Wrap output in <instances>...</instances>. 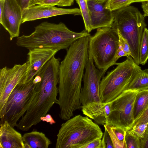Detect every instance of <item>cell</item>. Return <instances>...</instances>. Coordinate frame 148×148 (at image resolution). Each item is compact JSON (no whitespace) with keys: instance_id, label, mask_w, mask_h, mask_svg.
I'll return each instance as SVG.
<instances>
[{"instance_id":"obj_1","label":"cell","mask_w":148,"mask_h":148,"mask_svg":"<svg viewBox=\"0 0 148 148\" xmlns=\"http://www.w3.org/2000/svg\"><path fill=\"white\" fill-rule=\"evenodd\" d=\"M90 35L82 37L67 49L60 64L58 83L59 116L66 121L73 116L76 110L81 108L80 101L82 82L88 57Z\"/></svg>"},{"instance_id":"obj_2","label":"cell","mask_w":148,"mask_h":148,"mask_svg":"<svg viewBox=\"0 0 148 148\" xmlns=\"http://www.w3.org/2000/svg\"><path fill=\"white\" fill-rule=\"evenodd\" d=\"M60 59L54 56L35 76L33 94L28 109L16 127L27 131L41 121L54 104H58Z\"/></svg>"},{"instance_id":"obj_3","label":"cell","mask_w":148,"mask_h":148,"mask_svg":"<svg viewBox=\"0 0 148 148\" xmlns=\"http://www.w3.org/2000/svg\"><path fill=\"white\" fill-rule=\"evenodd\" d=\"M89 35L90 34L86 29L79 32L72 31L62 22L55 24L44 22L36 26L30 34L17 37L16 44L28 50L42 47L59 51L67 49L76 40Z\"/></svg>"},{"instance_id":"obj_4","label":"cell","mask_w":148,"mask_h":148,"mask_svg":"<svg viewBox=\"0 0 148 148\" xmlns=\"http://www.w3.org/2000/svg\"><path fill=\"white\" fill-rule=\"evenodd\" d=\"M99 126L87 116L79 114L62 124L57 134L56 148H83L90 142L101 138Z\"/></svg>"},{"instance_id":"obj_5","label":"cell","mask_w":148,"mask_h":148,"mask_svg":"<svg viewBox=\"0 0 148 148\" xmlns=\"http://www.w3.org/2000/svg\"><path fill=\"white\" fill-rule=\"evenodd\" d=\"M114 21L112 27L118 31L130 47L131 56L140 64V50L143 34L146 27L145 16L138 8L127 6L112 11Z\"/></svg>"},{"instance_id":"obj_6","label":"cell","mask_w":148,"mask_h":148,"mask_svg":"<svg viewBox=\"0 0 148 148\" xmlns=\"http://www.w3.org/2000/svg\"><path fill=\"white\" fill-rule=\"evenodd\" d=\"M119 43L118 34L112 27L98 28L93 36H90L88 54L97 68L106 73L110 67L117 64L115 59Z\"/></svg>"},{"instance_id":"obj_7","label":"cell","mask_w":148,"mask_h":148,"mask_svg":"<svg viewBox=\"0 0 148 148\" xmlns=\"http://www.w3.org/2000/svg\"><path fill=\"white\" fill-rule=\"evenodd\" d=\"M116 65L114 69L107 73L101 80L99 94L102 102H111L127 90L135 75L141 69L130 56Z\"/></svg>"},{"instance_id":"obj_8","label":"cell","mask_w":148,"mask_h":148,"mask_svg":"<svg viewBox=\"0 0 148 148\" xmlns=\"http://www.w3.org/2000/svg\"><path fill=\"white\" fill-rule=\"evenodd\" d=\"M33 79L26 83H20L13 89L8 98L4 109L0 114V124L7 121L12 126L27 110L33 94Z\"/></svg>"},{"instance_id":"obj_9","label":"cell","mask_w":148,"mask_h":148,"mask_svg":"<svg viewBox=\"0 0 148 148\" xmlns=\"http://www.w3.org/2000/svg\"><path fill=\"white\" fill-rule=\"evenodd\" d=\"M139 91L126 90L111 101V110L106 124L130 130L134 122V108Z\"/></svg>"},{"instance_id":"obj_10","label":"cell","mask_w":148,"mask_h":148,"mask_svg":"<svg viewBox=\"0 0 148 148\" xmlns=\"http://www.w3.org/2000/svg\"><path fill=\"white\" fill-rule=\"evenodd\" d=\"M94 60L88 54V57L83 77V86L80 95L82 106L93 102H101L99 94L101 80L105 73L96 68Z\"/></svg>"},{"instance_id":"obj_11","label":"cell","mask_w":148,"mask_h":148,"mask_svg":"<svg viewBox=\"0 0 148 148\" xmlns=\"http://www.w3.org/2000/svg\"><path fill=\"white\" fill-rule=\"evenodd\" d=\"M26 62L15 64L11 68L6 66L0 70V114L2 112L8 98L13 89L22 83L28 71Z\"/></svg>"},{"instance_id":"obj_12","label":"cell","mask_w":148,"mask_h":148,"mask_svg":"<svg viewBox=\"0 0 148 148\" xmlns=\"http://www.w3.org/2000/svg\"><path fill=\"white\" fill-rule=\"evenodd\" d=\"M22 13L16 0H5L0 23L9 33L10 40L19 36Z\"/></svg>"},{"instance_id":"obj_13","label":"cell","mask_w":148,"mask_h":148,"mask_svg":"<svg viewBox=\"0 0 148 148\" xmlns=\"http://www.w3.org/2000/svg\"><path fill=\"white\" fill-rule=\"evenodd\" d=\"M58 51V49L49 48L36 47L29 49L26 62L28 65V71L22 83H26L32 80Z\"/></svg>"},{"instance_id":"obj_14","label":"cell","mask_w":148,"mask_h":148,"mask_svg":"<svg viewBox=\"0 0 148 148\" xmlns=\"http://www.w3.org/2000/svg\"><path fill=\"white\" fill-rule=\"evenodd\" d=\"M72 14L81 15L80 9H66L54 6L35 5L23 11L22 23L39 19L47 18L59 15Z\"/></svg>"},{"instance_id":"obj_15","label":"cell","mask_w":148,"mask_h":148,"mask_svg":"<svg viewBox=\"0 0 148 148\" xmlns=\"http://www.w3.org/2000/svg\"><path fill=\"white\" fill-rule=\"evenodd\" d=\"M107 1L87 0L91 30L112 27L114 21L112 11L106 8Z\"/></svg>"},{"instance_id":"obj_16","label":"cell","mask_w":148,"mask_h":148,"mask_svg":"<svg viewBox=\"0 0 148 148\" xmlns=\"http://www.w3.org/2000/svg\"><path fill=\"white\" fill-rule=\"evenodd\" d=\"M83 114L93 120L97 123L104 125L111 110V103L93 102L82 106Z\"/></svg>"},{"instance_id":"obj_17","label":"cell","mask_w":148,"mask_h":148,"mask_svg":"<svg viewBox=\"0 0 148 148\" xmlns=\"http://www.w3.org/2000/svg\"><path fill=\"white\" fill-rule=\"evenodd\" d=\"M0 148H25L23 136L6 121L0 124Z\"/></svg>"},{"instance_id":"obj_18","label":"cell","mask_w":148,"mask_h":148,"mask_svg":"<svg viewBox=\"0 0 148 148\" xmlns=\"http://www.w3.org/2000/svg\"><path fill=\"white\" fill-rule=\"evenodd\" d=\"M23 138L25 148H48L51 144L44 134L36 131L25 134Z\"/></svg>"},{"instance_id":"obj_19","label":"cell","mask_w":148,"mask_h":148,"mask_svg":"<svg viewBox=\"0 0 148 148\" xmlns=\"http://www.w3.org/2000/svg\"><path fill=\"white\" fill-rule=\"evenodd\" d=\"M103 126L110 135L114 148H126L125 138L127 131L109 124Z\"/></svg>"},{"instance_id":"obj_20","label":"cell","mask_w":148,"mask_h":148,"mask_svg":"<svg viewBox=\"0 0 148 148\" xmlns=\"http://www.w3.org/2000/svg\"><path fill=\"white\" fill-rule=\"evenodd\" d=\"M148 89V69H142L135 75L127 90L140 91Z\"/></svg>"},{"instance_id":"obj_21","label":"cell","mask_w":148,"mask_h":148,"mask_svg":"<svg viewBox=\"0 0 148 148\" xmlns=\"http://www.w3.org/2000/svg\"><path fill=\"white\" fill-rule=\"evenodd\" d=\"M148 107V89L139 91L136 97L134 108V120Z\"/></svg>"},{"instance_id":"obj_22","label":"cell","mask_w":148,"mask_h":148,"mask_svg":"<svg viewBox=\"0 0 148 148\" xmlns=\"http://www.w3.org/2000/svg\"><path fill=\"white\" fill-rule=\"evenodd\" d=\"M79 6L85 26V29L89 33L91 30L90 16L87 0H75Z\"/></svg>"},{"instance_id":"obj_23","label":"cell","mask_w":148,"mask_h":148,"mask_svg":"<svg viewBox=\"0 0 148 148\" xmlns=\"http://www.w3.org/2000/svg\"><path fill=\"white\" fill-rule=\"evenodd\" d=\"M148 60V29L144 30L140 50V64H145Z\"/></svg>"},{"instance_id":"obj_24","label":"cell","mask_w":148,"mask_h":148,"mask_svg":"<svg viewBox=\"0 0 148 148\" xmlns=\"http://www.w3.org/2000/svg\"><path fill=\"white\" fill-rule=\"evenodd\" d=\"M125 140L126 148H140V139L130 130L126 131Z\"/></svg>"},{"instance_id":"obj_25","label":"cell","mask_w":148,"mask_h":148,"mask_svg":"<svg viewBox=\"0 0 148 148\" xmlns=\"http://www.w3.org/2000/svg\"><path fill=\"white\" fill-rule=\"evenodd\" d=\"M132 0H108L106 4V8L113 11L128 6L132 3Z\"/></svg>"},{"instance_id":"obj_26","label":"cell","mask_w":148,"mask_h":148,"mask_svg":"<svg viewBox=\"0 0 148 148\" xmlns=\"http://www.w3.org/2000/svg\"><path fill=\"white\" fill-rule=\"evenodd\" d=\"M74 0H43L37 5L60 7L69 6L73 3Z\"/></svg>"},{"instance_id":"obj_27","label":"cell","mask_w":148,"mask_h":148,"mask_svg":"<svg viewBox=\"0 0 148 148\" xmlns=\"http://www.w3.org/2000/svg\"><path fill=\"white\" fill-rule=\"evenodd\" d=\"M148 123H143L132 127L130 130L140 139L145 135Z\"/></svg>"},{"instance_id":"obj_28","label":"cell","mask_w":148,"mask_h":148,"mask_svg":"<svg viewBox=\"0 0 148 148\" xmlns=\"http://www.w3.org/2000/svg\"><path fill=\"white\" fill-rule=\"evenodd\" d=\"M147 123H148V107L135 120L132 128L140 124ZM148 133V124L145 135Z\"/></svg>"},{"instance_id":"obj_29","label":"cell","mask_w":148,"mask_h":148,"mask_svg":"<svg viewBox=\"0 0 148 148\" xmlns=\"http://www.w3.org/2000/svg\"><path fill=\"white\" fill-rule=\"evenodd\" d=\"M104 129L101 141L102 148H114L110 135L107 130Z\"/></svg>"},{"instance_id":"obj_30","label":"cell","mask_w":148,"mask_h":148,"mask_svg":"<svg viewBox=\"0 0 148 148\" xmlns=\"http://www.w3.org/2000/svg\"><path fill=\"white\" fill-rule=\"evenodd\" d=\"M116 31L119 37V43L121 45L123 49L128 56H131V53L130 47L127 41L118 31Z\"/></svg>"},{"instance_id":"obj_31","label":"cell","mask_w":148,"mask_h":148,"mask_svg":"<svg viewBox=\"0 0 148 148\" xmlns=\"http://www.w3.org/2000/svg\"><path fill=\"white\" fill-rule=\"evenodd\" d=\"M101 139L94 140L84 146L83 148H102Z\"/></svg>"},{"instance_id":"obj_32","label":"cell","mask_w":148,"mask_h":148,"mask_svg":"<svg viewBox=\"0 0 148 148\" xmlns=\"http://www.w3.org/2000/svg\"><path fill=\"white\" fill-rule=\"evenodd\" d=\"M123 56H126L127 57L128 56L124 51L121 45L119 42V47L115 56V61L116 62L119 58Z\"/></svg>"},{"instance_id":"obj_33","label":"cell","mask_w":148,"mask_h":148,"mask_svg":"<svg viewBox=\"0 0 148 148\" xmlns=\"http://www.w3.org/2000/svg\"><path fill=\"white\" fill-rule=\"evenodd\" d=\"M31 0H16L22 11L29 7Z\"/></svg>"},{"instance_id":"obj_34","label":"cell","mask_w":148,"mask_h":148,"mask_svg":"<svg viewBox=\"0 0 148 148\" xmlns=\"http://www.w3.org/2000/svg\"><path fill=\"white\" fill-rule=\"evenodd\" d=\"M40 119L41 121L49 123L51 125L56 123V121L52 118L51 116L49 114H47L45 116L41 117L40 118Z\"/></svg>"},{"instance_id":"obj_35","label":"cell","mask_w":148,"mask_h":148,"mask_svg":"<svg viewBox=\"0 0 148 148\" xmlns=\"http://www.w3.org/2000/svg\"><path fill=\"white\" fill-rule=\"evenodd\" d=\"M140 148H148V133L144 137L140 139Z\"/></svg>"},{"instance_id":"obj_36","label":"cell","mask_w":148,"mask_h":148,"mask_svg":"<svg viewBox=\"0 0 148 148\" xmlns=\"http://www.w3.org/2000/svg\"><path fill=\"white\" fill-rule=\"evenodd\" d=\"M141 7L144 12V15L146 17L148 16V0L142 1Z\"/></svg>"},{"instance_id":"obj_37","label":"cell","mask_w":148,"mask_h":148,"mask_svg":"<svg viewBox=\"0 0 148 148\" xmlns=\"http://www.w3.org/2000/svg\"><path fill=\"white\" fill-rule=\"evenodd\" d=\"M5 0H0V17L1 16L3 12Z\"/></svg>"},{"instance_id":"obj_38","label":"cell","mask_w":148,"mask_h":148,"mask_svg":"<svg viewBox=\"0 0 148 148\" xmlns=\"http://www.w3.org/2000/svg\"><path fill=\"white\" fill-rule=\"evenodd\" d=\"M42 0H31L29 7L37 5L38 3Z\"/></svg>"},{"instance_id":"obj_39","label":"cell","mask_w":148,"mask_h":148,"mask_svg":"<svg viewBox=\"0 0 148 148\" xmlns=\"http://www.w3.org/2000/svg\"><path fill=\"white\" fill-rule=\"evenodd\" d=\"M148 0H132L131 3L136 2H142L143 1Z\"/></svg>"},{"instance_id":"obj_40","label":"cell","mask_w":148,"mask_h":148,"mask_svg":"<svg viewBox=\"0 0 148 148\" xmlns=\"http://www.w3.org/2000/svg\"><path fill=\"white\" fill-rule=\"evenodd\" d=\"M97 0V1H108V0Z\"/></svg>"}]
</instances>
